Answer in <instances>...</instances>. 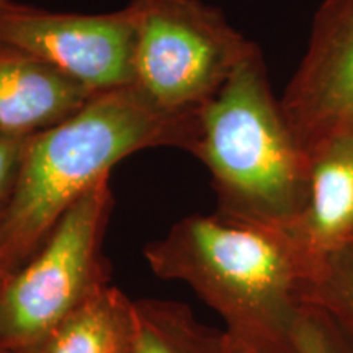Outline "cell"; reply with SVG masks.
Returning a JSON list of instances; mask_svg holds the SVG:
<instances>
[{
    "mask_svg": "<svg viewBox=\"0 0 353 353\" xmlns=\"http://www.w3.org/2000/svg\"><path fill=\"white\" fill-rule=\"evenodd\" d=\"M144 259L157 278L188 285L247 350L294 353L314 272L285 231L193 214L145 245Z\"/></svg>",
    "mask_w": 353,
    "mask_h": 353,
    "instance_id": "cell-1",
    "label": "cell"
},
{
    "mask_svg": "<svg viewBox=\"0 0 353 353\" xmlns=\"http://www.w3.org/2000/svg\"><path fill=\"white\" fill-rule=\"evenodd\" d=\"M192 117L159 113L131 85L97 94L68 120L30 136L0 211V283L37 252L79 198L112 175L118 162L144 149H185Z\"/></svg>",
    "mask_w": 353,
    "mask_h": 353,
    "instance_id": "cell-2",
    "label": "cell"
},
{
    "mask_svg": "<svg viewBox=\"0 0 353 353\" xmlns=\"http://www.w3.org/2000/svg\"><path fill=\"white\" fill-rule=\"evenodd\" d=\"M185 151L210 172L214 213L283 231L301 218L311 156L273 94L260 48L193 113Z\"/></svg>",
    "mask_w": 353,
    "mask_h": 353,
    "instance_id": "cell-3",
    "label": "cell"
},
{
    "mask_svg": "<svg viewBox=\"0 0 353 353\" xmlns=\"http://www.w3.org/2000/svg\"><path fill=\"white\" fill-rule=\"evenodd\" d=\"M112 175L57 221L43 245L0 283V348L33 353L99 291L112 285L103 239L113 213Z\"/></svg>",
    "mask_w": 353,
    "mask_h": 353,
    "instance_id": "cell-4",
    "label": "cell"
},
{
    "mask_svg": "<svg viewBox=\"0 0 353 353\" xmlns=\"http://www.w3.org/2000/svg\"><path fill=\"white\" fill-rule=\"evenodd\" d=\"M132 87L159 113L187 118L218 94L257 44L203 0H131Z\"/></svg>",
    "mask_w": 353,
    "mask_h": 353,
    "instance_id": "cell-5",
    "label": "cell"
},
{
    "mask_svg": "<svg viewBox=\"0 0 353 353\" xmlns=\"http://www.w3.org/2000/svg\"><path fill=\"white\" fill-rule=\"evenodd\" d=\"M0 43L44 61L92 94L134 81V21L128 6L64 13L0 0Z\"/></svg>",
    "mask_w": 353,
    "mask_h": 353,
    "instance_id": "cell-6",
    "label": "cell"
},
{
    "mask_svg": "<svg viewBox=\"0 0 353 353\" xmlns=\"http://www.w3.org/2000/svg\"><path fill=\"white\" fill-rule=\"evenodd\" d=\"M280 103L309 156L353 138V0H324L317 8Z\"/></svg>",
    "mask_w": 353,
    "mask_h": 353,
    "instance_id": "cell-7",
    "label": "cell"
},
{
    "mask_svg": "<svg viewBox=\"0 0 353 353\" xmlns=\"http://www.w3.org/2000/svg\"><path fill=\"white\" fill-rule=\"evenodd\" d=\"M94 95L44 61L0 43V132L30 138L68 120Z\"/></svg>",
    "mask_w": 353,
    "mask_h": 353,
    "instance_id": "cell-8",
    "label": "cell"
},
{
    "mask_svg": "<svg viewBox=\"0 0 353 353\" xmlns=\"http://www.w3.org/2000/svg\"><path fill=\"white\" fill-rule=\"evenodd\" d=\"M285 232L314 273L322 260L353 242V138L312 154L307 205Z\"/></svg>",
    "mask_w": 353,
    "mask_h": 353,
    "instance_id": "cell-9",
    "label": "cell"
},
{
    "mask_svg": "<svg viewBox=\"0 0 353 353\" xmlns=\"http://www.w3.org/2000/svg\"><path fill=\"white\" fill-rule=\"evenodd\" d=\"M134 299L108 285L70 314L33 353H132Z\"/></svg>",
    "mask_w": 353,
    "mask_h": 353,
    "instance_id": "cell-10",
    "label": "cell"
},
{
    "mask_svg": "<svg viewBox=\"0 0 353 353\" xmlns=\"http://www.w3.org/2000/svg\"><path fill=\"white\" fill-rule=\"evenodd\" d=\"M132 353H252L224 329L196 319L192 309L169 299H134Z\"/></svg>",
    "mask_w": 353,
    "mask_h": 353,
    "instance_id": "cell-11",
    "label": "cell"
},
{
    "mask_svg": "<svg viewBox=\"0 0 353 353\" xmlns=\"http://www.w3.org/2000/svg\"><path fill=\"white\" fill-rule=\"evenodd\" d=\"M294 353H353V332L309 293L294 330Z\"/></svg>",
    "mask_w": 353,
    "mask_h": 353,
    "instance_id": "cell-12",
    "label": "cell"
},
{
    "mask_svg": "<svg viewBox=\"0 0 353 353\" xmlns=\"http://www.w3.org/2000/svg\"><path fill=\"white\" fill-rule=\"evenodd\" d=\"M311 293L353 332V242L317 265Z\"/></svg>",
    "mask_w": 353,
    "mask_h": 353,
    "instance_id": "cell-13",
    "label": "cell"
},
{
    "mask_svg": "<svg viewBox=\"0 0 353 353\" xmlns=\"http://www.w3.org/2000/svg\"><path fill=\"white\" fill-rule=\"evenodd\" d=\"M26 139L0 132V211L7 205L15 185Z\"/></svg>",
    "mask_w": 353,
    "mask_h": 353,
    "instance_id": "cell-14",
    "label": "cell"
},
{
    "mask_svg": "<svg viewBox=\"0 0 353 353\" xmlns=\"http://www.w3.org/2000/svg\"><path fill=\"white\" fill-rule=\"evenodd\" d=\"M0 353H7L6 350H3V348H0Z\"/></svg>",
    "mask_w": 353,
    "mask_h": 353,
    "instance_id": "cell-15",
    "label": "cell"
}]
</instances>
